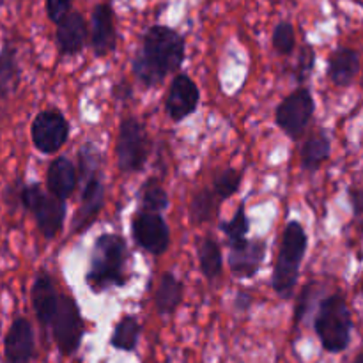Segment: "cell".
Listing matches in <instances>:
<instances>
[{"instance_id":"obj_4","label":"cell","mask_w":363,"mask_h":363,"mask_svg":"<svg viewBox=\"0 0 363 363\" xmlns=\"http://www.w3.org/2000/svg\"><path fill=\"white\" fill-rule=\"evenodd\" d=\"M4 199L11 206L20 204L21 208L27 209L45 240H55L62 230L64 220H66V202L45 194L39 183L16 181L7 186Z\"/></svg>"},{"instance_id":"obj_21","label":"cell","mask_w":363,"mask_h":363,"mask_svg":"<svg viewBox=\"0 0 363 363\" xmlns=\"http://www.w3.org/2000/svg\"><path fill=\"white\" fill-rule=\"evenodd\" d=\"M20 64L13 43L6 41L0 48V101H6L16 92L20 85Z\"/></svg>"},{"instance_id":"obj_28","label":"cell","mask_w":363,"mask_h":363,"mask_svg":"<svg viewBox=\"0 0 363 363\" xmlns=\"http://www.w3.org/2000/svg\"><path fill=\"white\" fill-rule=\"evenodd\" d=\"M220 230L225 236L227 247L247 240L248 233H250V220H248L247 211H245V204H240V208L236 209L233 218L220 223Z\"/></svg>"},{"instance_id":"obj_16","label":"cell","mask_w":363,"mask_h":363,"mask_svg":"<svg viewBox=\"0 0 363 363\" xmlns=\"http://www.w3.org/2000/svg\"><path fill=\"white\" fill-rule=\"evenodd\" d=\"M30 301L35 319L39 321L41 328H50L53 315L57 312V305H59V293H57L53 277L45 269H41L32 282Z\"/></svg>"},{"instance_id":"obj_31","label":"cell","mask_w":363,"mask_h":363,"mask_svg":"<svg viewBox=\"0 0 363 363\" xmlns=\"http://www.w3.org/2000/svg\"><path fill=\"white\" fill-rule=\"evenodd\" d=\"M73 0H46V13L52 23H59L62 18H66L71 13Z\"/></svg>"},{"instance_id":"obj_24","label":"cell","mask_w":363,"mask_h":363,"mask_svg":"<svg viewBox=\"0 0 363 363\" xmlns=\"http://www.w3.org/2000/svg\"><path fill=\"white\" fill-rule=\"evenodd\" d=\"M142 325L135 315L126 314L116 323L113 326L112 337H110V346L117 351L131 353L137 350L138 340H140Z\"/></svg>"},{"instance_id":"obj_3","label":"cell","mask_w":363,"mask_h":363,"mask_svg":"<svg viewBox=\"0 0 363 363\" xmlns=\"http://www.w3.org/2000/svg\"><path fill=\"white\" fill-rule=\"evenodd\" d=\"M78 181H80V206L71 222L74 234L89 230L105 206V183H103V156L94 142L82 144L78 152Z\"/></svg>"},{"instance_id":"obj_19","label":"cell","mask_w":363,"mask_h":363,"mask_svg":"<svg viewBox=\"0 0 363 363\" xmlns=\"http://www.w3.org/2000/svg\"><path fill=\"white\" fill-rule=\"evenodd\" d=\"M360 71V53L347 46L333 50L328 57V78L337 87H350Z\"/></svg>"},{"instance_id":"obj_34","label":"cell","mask_w":363,"mask_h":363,"mask_svg":"<svg viewBox=\"0 0 363 363\" xmlns=\"http://www.w3.org/2000/svg\"><path fill=\"white\" fill-rule=\"evenodd\" d=\"M113 96L119 99L123 98H130L131 96V87L128 82H121V84H117L116 87H113Z\"/></svg>"},{"instance_id":"obj_35","label":"cell","mask_w":363,"mask_h":363,"mask_svg":"<svg viewBox=\"0 0 363 363\" xmlns=\"http://www.w3.org/2000/svg\"><path fill=\"white\" fill-rule=\"evenodd\" d=\"M236 296H238L236 298L238 311H247V308L252 305V296H250V294L240 293V294H236Z\"/></svg>"},{"instance_id":"obj_18","label":"cell","mask_w":363,"mask_h":363,"mask_svg":"<svg viewBox=\"0 0 363 363\" xmlns=\"http://www.w3.org/2000/svg\"><path fill=\"white\" fill-rule=\"evenodd\" d=\"M78 184V169L66 156H57L46 170V188L50 195L66 202Z\"/></svg>"},{"instance_id":"obj_13","label":"cell","mask_w":363,"mask_h":363,"mask_svg":"<svg viewBox=\"0 0 363 363\" xmlns=\"http://www.w3.org/2000/svg\"><path fill=\"white\" fill-rule=\"evenodd\" d=\"M201 105V89L188 74L177 73L167 91L165 112L174 123L186 119Z\"/></svg>"},{"instance_id":"obj_17","label":"cell","mask_w":363,"mask_h":363,"mask_svg":"<svg viewBox=\"0 0 363 363\" xmlns=\"http://www.w3.org/2000/svg\"><path fill=\"white\" fill-rule=\"evenodd\" d=\"M89 39V27L85 18L78 11H71L57 23L55 43L60 55L73 57L85 48Z\"/></svg>"},{"instance_id":"obj_36","label":"cell","mask_w":363,"mask_h":363,"mask_svg":"<svg viewBox=\"0 0 363 363\" xmlns=\"http://www.w3.org/2000/svg\"><path fill=\"white\" fill-rule=\"evenodd\" d=\"M353 363H363V354H360V357L354 358V362H353Z\"/></svg>"},{"instance_id":"obj_6","label":"cell","mask_w":363,"mask_h":363,"mask_svg":"<svg viewBox=\"0 0 363 363\" xmlns=\"http://www.w3.org/2000/svg\"><path fill=\"white\" fill-rule=\"evenodd\" d=\"M314 330L323 350L328 353H342L351 342L353 318L342 293H333L319 303L314 319Z\"/></svg>"},{"instance_id":"obj_2","label":"cell","mask_w":363,"mask_h":363,"mask_svg":"<svg viewBox=\"0 0 363 363\" xmlns=\"http://www.w3.org/2000/svg\"><path fill=\"white\" fill-rule=\"evenodd\" d=\"M130 280V252L123 236L105 233L92 243L85 284L94 294L124 287Z\"/></svg>"},{"instance_id":"obj_15","label":"cell","mask_w":363,"mask_h":363,"mask_svg":"<svg viewBox=\"0 0 363 363\" xmlns=\"http://www.w3.org/2000/svg\"><path fill=\"white\" fill-rule=\"evenodd\" d=\"M35 354L34 328L28 319L16 318L11 323L4 339L6 363H30Z\"/></svg>"},{"instance_id":"obj_10","label":"cell","mask_w":363,"mask_h":363,"mask_svg":"<svg viewBox=\"0 0 363 363\" xmlns=\"http://www.w3.org/2000/svg\"><path fill=\"white\" fill-rule=\"evenodd\" d=\"M69 133V123L57 108L43 110L30 124L32 144L41 155H57L66 145Z\"/></svg>"},{"instance_id":"obj_8","label":"cell","mask_w":363,"mask_h":363,"mask_svg":"<svg viewBox=\"0 0 363 363\" xmlns=\"http://www.w3.org/2000/svg\"><path fill=\"white\" fill-rule=\"evenodd\" d=\"M315 112V101L308 87H298L280 101L275 110V124L291 140H300Z\"/></svg>"},{"instance_id":"obj_14","label":"cell","mask_w":363,"mask_h":363,"mask_svg":"<svg viewBox=\"0 0 363 363\" xmlns=\"http://www.w3.org/2000/svg\"><path fill=\"white\" fill-rule=\"evenodd\" d=\"M92 52L98 59H103L116 50L117 45V28L116 14H113L112 4L101 2L94 6L91 16V32H89Z\"/></svg>"},{"instance_id":"obj_9","label":"cell","mask_w":363,"mask_h":363,"mask_svg":"<svg viewBox=\"0 0 363 363\" xmlns=\"http://www.w3.org/2000/svg\"><path fill=\"white\" fill-rule=\"evenodd\" d=\"M52 335L59 347L60 354L71 357L80 347L82 339L85 333L84 318H82L80 307L77 300L69 294H59V305L52 319Z\"/></svg>"},{"instance_id":"obj_7","label":"cell","mask_w":363,"mask_h":363,"mask_svg":"<svg viewBox=\"0 0 363 363\" xmlns=\"http://www.w3.org/2000/svg\"><path fill=\"white\" fill-rule=\"evenodd\" d=\"M151 155V140L145 126L137 117H124L119 124L116 142L117 167L124 174H138L144 170Z\"/></svg>"},{"instance_id":"obj_26","label":"cell","mask_w":363,"mask_h":363,"mask_svg":"<svg viewBox=\"0 0 363 363\" xmlns=\"http://www.w3.org/2000/svg\"><path fill=\"white\" fill-rule=\"evenodd\" d=\"M218 202L220 201L209 186L195 191L191 195L190 208H188V218H190L191 225H204V223L211 222L218 209Z\"/></svg>"},{"instance_id":"obj_5","label":"cell","mask_w":363,"mask_h":363,"mask_svg":"<svg viewBox=\"0 0 363 363\" xmlns=\"http://www.w3.org/2000/svg\"><path fill=\"white\" fill-rule=\"evenodd\" d=\"M308 248V236L298 220H291L284 227L280 238L279 255L272 275V287L282 300L294 296V287L300 279V268Z\"/></svg>"},{"instance_id":"obj_27","label":"cell","mask_w":363,"mask_h":363,"mask_svg":"<svg viewBox=\"0 0 363 363\" xmlns=\"http://www.w3.org/2000/svg\"><path fill=\"white\" fill-rule=\"evenodd\" d=\"M245 170L243 169H234V167H225V169L216 170L215 176H213V184L211 190L216 195L220 202L227 201V199L233 197L234 194H238V190L241 188L243 183Z\"/></svg>"},{"instance_id":"obj_25","label":"cell","mask_w":363,"mask_h":363,"mask_svg":"<svg viewBox=\"0 0 363 363\" xmlns=\"http://www.w3.org/2000/svg\"><path fill=\"white\" fill-rule=\"evenodd\" d=\"M170 204L169 194L158 179L151 177L138 190V209L140 213H158L162 215Z\"/></svg>"},{"instance_id":"obj_20","label":"cell","mask_w":363,"mask_h":363,"mask_svg":"<svg viewBox=\"0 0 363 363\" xmlns=\"http://www.w3.org/2000/svg\"><path fill=\"white\" fill-rule=\"evenodd\" d=\"M183 294L184 284L172 272L162 273L155 293L156 312L160 315H172L183 303Z\"/></svg>"},{"instance_id":"obj_30","label":"cell","mask_w":363,"mask_h":363,"mask_svg":"<svg viewBox=\"0 0 363 363\" xmlns=\"http://www.w3.org/2000/svg\"><path fill=\"white\" fill-rule=\"evenodd\" d=\"M315 66V52L311 45L301 46L300 53L296 57V64H294V78L298 84H305L311 78L312 71Z\"/></svg>"},{"instance_id":"obj_32","label":"cell","mask_w":363,"mask_h":363,"mask_svg":"<svg viewBox=\"0 0 363 363\" xmlns=\"http://www.w3.org/2000/svg\"><path fill=\"white\" fill-rule=\"evenodd\" d=\"M311 298H312V286H307L303 289V293L300 294L298 298V303H296V311H294V323H300L301 318L307 314L308 307H311Z\"/></svg>"},{"instance_id":"obj_23","label":"cell","mask_w":363,"mask_h":363,"mask_svg":"<svg viewBox=\"0 0 363 363\" xmlns=\"http://www.w3.org/2000/svg\"><path fill=\"white\" fill-rule=\"evenodd\" d=\"M197 257L201 272L206 280L215 282L223 272L222 248L213 236H204L197 241Z\"/></svg>"},{"instance_id":"obj_22","label":"cell","mask_w":363,"mask_h":363,"mask_svg":"<svg viewBox=\"0 0 363 363\" xmlns=\"http://www.w3.org/2000/svg\"><path fill=\"white\" fill-rule=\"evenodd\" d=\"M332 156V140L325 131L311 135L301 145V169L307 172H318Z\"/></svg>"},{"instance_id":"obj_11","label":"cell","mask_w":363,"mask_h":363,"mask_svg":"<svg viewBox=\"0 0 363 363\" xmlns=\"http://www.w3.org/2000/svg\"><path fill=\"white\" fill-rule=\"evenodd\" d=\"M131 236H133L137 247L156 257L169 250V223L163 218V215H158V213H135L133 220H131Z\"/></svg>"},{"instance_id":"obj_1","label":"cell","mask_w":363,"mask_h":363,"mask_svg":"<svg viewBox=\"0 0 363 363\" xmlns=\"http://www.w3.org/2000/svg\"><path fill=\"white\" fill-rule=\"evenodd\" d=\"M184 55L186 41L179 32L167 25H152L142 35L131 69L144 89L160 87L169 74L183 67Z\"/></svg>"},{"instance_id":"obj_29","label":"cell","mask_w":363,"mask_h":363,"mask_svg":"<svg viewBox=\"0 0 363 363\" xmlns=\"http://www.w3.org/2000/svg\"><path fill=\"white\" fill-rule=\"evenodd\" d=\"M272 45L279 55L287 57L296 48V32L291 21H279L273 28Z\"/></svg>"},{"instance_id":"obj_12","label":"cell","mask_w":363,"mask_h":363,"mask_svg":"<svg viewBox=\"0 0 363 363\" xmlns=\"http://www.w3.org/2000/svg\"><path fill=\"white\" fill-rule=\"evenodd\" d=\"M229 254H227V264L230 272L238 279H254L262 268L268 252V241L264 238H255V240H243L240 243L229 245Z\"/></svg>"},{"instance_id":"obj_33","label":"cell","mask_w":363,"mask_h":363,"mask_svg":"<svg viewBox=\"0 0 363 363\" xmlns=\"http://www.w3.org/2000/svg\"><path fill=\"white\" fill-rule=\"evenodd\" d=\"M350 202L351 208H353L354 216L363 218V190L362 188H350Z\"/></svg>"},{"instance_id":"obj_37","label":"cell","mask_w":363,"mask_h":363,"mask_svg":"<svg viewBox=\"0 0 363 363\" xmlns=\"http://www.w3.org/2000/svg\"><path fill=\"white\" fill-rule=\"evenodd\" d=\"M362 87H363V73H362Z\"/></svg>"}]
</instances>
